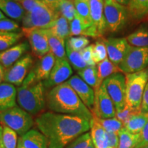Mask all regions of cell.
<instances>
[{
  "instance_id": "cell-1",
  "label": "cell",
  "mask_w": 148,
  "mask_h": 148,
  "mask_svg": "<svg viewBox=\"0 0 148 148\" xmlns=\"http://www.w3.org/2000/svg\"><path fill=\"white\" fill-rule=\"evenodd\" d=\"M37 129L48 142V148H64L90 129V121L80 116L47 111L34 119Z\"/></svg>"
},
{
  "instance_id": "cell-2",
  "label": "cell",
  "mask_w": 148,
  "mask_h": 148,
  "mask_svg": "<svg viewBox=\"0 0 148 148\" xmlns=\"http://www.w3.org/2000/svg\"><path fill=\"white\" fill-rule=\"evenodd\" d=\"M48 108L57 113L80 116L91 121L92 113L67 82L54 86L46 95Z\"/></svg>"
},
{
  "instance_id": "cell-3",
  "label": "cell",
  "mask_w": 148,
  "mask_h": 148,
  "mask_svg": "<svg viewBox=\"0 0 148 148\" xmlns=\"http://www.w3.org/2000/svg\"><path fill=\"white\" fill-rule=\"evenodd\" d=\"M45 90L42 82L22 84L17 88L18 106L31 115H38L47 106Z\"/></svg>"
},
{
  "instance_id": "cell-4",
  "label": "cell",
  "mask_w": 148,
  "mask_h": 148,
  "mask_svg": "<svg viewBox=\"0 0 148 148\" xmlns=\"http://www.w3.org/2000/svg\"><path fill=\"white\" fill-rule=\"evenodd\" d=\"M148 82V68L125 75L126 105L135 110H140L142 97Z\"/></svg>"
},
{
  "instance_id": "cell-5",
  "label": "cell",
  "mask_w": 148,
  "mask_h": 148,
  "mask_svg": "<svg viewBox=\"0 0 148 148\" xmlns=\"http://www.w3.org/2000/svg\"><path fill=\"white\" fill-rule=\"evenodd\" d=\"M0 124L13 130L18 136H23L35 125L33 116L18 105L0 112Z\"/></svg>"
},
{
  "instance_id": "cell-6",
  "label": "cell",
  "mask_w": 148,
  "mask_h": 148,
  "mask_svg": "<svg viewBox=\"0 0 148 148\" xmlns=\"http://www.w3.org/2000/svg\"><path fill=\"white\" fill-rule=\"evenodd\" d=\"M60 14L54 12L42 1L38 0L36 5L22 20V25L25 28L49 29L52 26Z\"/></svg>"
},
{
  "instance_id": "cell-7",
  "label": "cell",
  "mask_w": 148,
  "mask_h": 148,
  "mask_svg": "<svg viewBox=\"0 0 148 148\" xmlns=\"http://www.w3.org/2000/svg\"><path fill=\"white\" fill-rule=\"evenodd\" d=\"M102 84L112 99L116 111L123 110L126 106L125 76L122 72L115 73L103 80Z\"/></svg>"
},
{
  "instance_id": "cell-8",
  "label": "cell",
  "mask_w": 148,
  "mask_h": 148,
  "mask_svg": "<svg viewBox=\"0 0 148 148\" xmlns=\"http://www.w3.org/2000/svg\"><path fill=\"white\" fill-rule=\"evenodd\" d=\"M104 16L107 29L113 33L121 30L130 17L127 7L114 1L104 3Z\"/></svg>"
},
{
  "instance_id": "cell-9",
  "label": "cell",
  "mask_w": 148,
  "mask_h": 148,
  "mask_svg": "<svg viewBox=\"0 0 148 148\" xmlns=\"http://www.w3.org/2000/svg\"><path fill=\"white\" fill-rule=\"evenodd\" d=\"M148 66V47H131L119 67L123 73H136Z\"/></svg>"
},
{
  "instance_id": "cell-10",
  "label": "cell",
  "mask_w": 148,
  "mask_h": 148,
  "mask_svg": "<svg viewBox=\"0 0 148 148\" xmlns=\"http://www.w3.org/2000/svg\"><path fill=\"white\" fill-rule=\"evenodd\" d=\"M34 59L32 56L26 53L12 66L5 69L3 82L19 87L32 69Z\"/></svg>"
},
{
  "instance_id": "cell-11",
  "label": "cell",
  "mask_w": 148,
  "mask_h": 148,
  "mask_svg": "<svg viewBox=\"0 0 148 148\" xmlns=\"http://www.w3.org/2000/svg\"><path fill=\"white\" fill-rule=\"evenodd\" d=\"M91 112L92 115L100 119L115 117V107L103 84L95 91V102Z\"/></svg>"
},
{
  "instance_id": "cell-12",
  "label": "cell",
  "mask_w": 148,
  "mask_h": 148,
  "mask_svg": "<svg viewBox=\"0 0 148 148\" xmlns=\"http://www.w3.org/2000/svg\"><path fill=\"white\" fill-rule=\"evenodd\" d=\"M55 62L56 58L51 51L39 58V60L32 68L22 84H29L47 79L50 75Z\"/></svg>"
},
{
  "instance_id": "cell-13",
  "label": "cell",
  "mask_w": 148,
  "mask_h": 148,
  "mask_svg": "<svg viewBox=\"0 0 148 148\" xmlns=\"http://www.w3.org/2000/svg\"><path fill=\"white\" fill-rule=\"evenodd\" d=\"M21 32L27 37L32 52L41 58L50 52L49 42L44 29L25 28L22 27Z\"/></svg>"
},
{
  "instance_id": "cell-14",
  "label": "cell",
  "mask_w": 148,
  "mask_h": 148,
  "mask_svg": "<svg viewBox=\"0 0 148 148\" xmlns=\"http://www.w3.org/2000/svg\"><path fill=\"white\" fill-rule=\"evenodd\" d=\"M72 74L73 70L67 59L56 60L55 64L49 77L42 81V83L45 89H51L57 85L66 82L71 77Z\"/></svg>"
},
{
  "instance_id": "cell-15",
  "label": "cell",
  "mask_w": 148,
  "mask_h": 148,
  "mask_svg": "<svg viewBox=\"0 0 148 148\" xmlns=\"http://www.w3.org/2000/svg\"><path fill=\"white\" fill-rule=\"evenodd\" d=\"M106 45L108 58L115 65L123 61L131 46L125 38H108L103 39Z\"/></svg>"
},
{
  "instance_id": "cell-16",
  "label": "cell",
  "mask_w": 148,
  "mask_h": 148,
  "mask_svg": "<svg viewBox=\"0 0 148 148\" xmlns=\"http://www.w3.org/2000/svg\"><path fill=\"white\" fill-rule=\"evenodd\" d=\"M66 82L76 92L85 106L92 111L95 102V90L93 88L77 75L71 76Z\"/></svg>"
},
{
  "instance_id": "cell-17",
  "label": "cell",
  "mask_w": 148,
  "mask_h": 148,
  "mask_svg": "<svg viewBox=\"0 0 148 148\" xmlns=\"http://www.w3.org/2000/svg\"><path fill=\"white\" fill-rule=\"evenodd\" d=\"M29 43L23 41L16 44L6 50L0 52V64L5 69H8L10 66L15 63L16 61L23 57L28 51Z\"/></svg>"
},
{
  "instance_id": "cell-18",
  "label": "cell",
  "mask_w": 148,
  "mask_h": 148,
  "mask_svg": "<svg viewBox=\"0 0 148 148\" xmlns=\"http://www.w3.org/2000/svg\"><path fill=\"white\" fill-rule=\"evenodd\" d=\"M88 1L92 25L97 29L99 36H101L107 29L104 16V1L103 0H89Z\"/></svg>"
},
{
  "instance_id": "cell-19",
  "label": "cell",
  "mask_w": 148,
  "mask_h": 148,
  "mask_svg": "<svg viewBox=\"0 0 148 148\" xmlns=\"http://www.w3.org/2000/svg\"><path fill=\"white\" fill-rule=\"evenodd\" d=\"M18 141L24 148H48L47 139L38 129H31L19 136Z\"/></svg>"
},
{
  "instance_id": "cell-20",
  "label": "cell",
  "mask_w": 148,
  "mask_h": 148,
  "mask_svg": "<svg viewBox=\"0 0 148 148\" xmlns=\"http://www.w3.org/2000/svg\"><path fill=\"white\" fill-rule=\"evenodd\" d=\"M16 95L15 86L4 82L0 84V112L16 106Z\"/></svg>"
},
{
  "instance_id": "cell-21",
  "label": "cell",
  "mask_w": 148,
  "mask_h": 148,
  "mask_svg": "<svg viewBox=\"0 0 148 148\" xmlns=\"http://www.w3.org/2000/svg\"><path fill=\"white\" fill-rule=\"evenodd\" d=\"M0 10L8 18L15 21H22L25 11L20 3L14 0H0Z\"/></svg>"
},
{
  "instance_id": "cell-22",
  "label": "cell",
  "mask_w": 148,
  "mask_h": 148,
  "mask_svg": "<svg viewBox=\"0 0 148 148\" xmlns=\"http://www.w3.org/2000/svg\"><path fill=\"white\" fill-rule=\"evenodd\" d=\"M49 42L50 51L54 55L56 60L67 59L66 53L65 40L51 32L49 29H44Z\"/></svg>"
},
{
  "instance_id": "cell-23",
  "label": "cell",
  "mask_w": 148,
  "mask_h": 148,
  "mask_svg": "<svg viewBox=\"0 0 148 148\" xmlns=\"http://www.w3.org/2000/svg\"><path fill=\"white\" fill-rule=\"evenodd\" d=\"M90 133L94 147L108 148L107 132L93 118L90 121Z\"/></svg>"
},
{
  "instance_id": "cell-24",
  "label": "cell",
  "mask_w": 148,
  "mask_h": 148,
  "mask_svg": "<svg viewBox=\"0 0 148 148\" xmlns=\"http://www.w3.org/2000/svg\"><path fill=\"white\" fill-rule=\"evenodd\" d=\"M147 121L148 113L138 112L130 116L123 124V127L133 134H139Z\"/></svg>"
},
{
  "instance_id": "cell-25",
  "label": "cell",
  "mask_w": 148,
  "mask_h": 148,
  "mask_svg": "<svg viewBox=\"0 0 148 148\" xmlns=\"http://www.w3.org/2000/svg\"><path fill=\"white\" fill-rule=\"evenodd\" d=\"M126 39L132 47H148V24L141 25L134 32L129 34Z\"/></svg>"
},
{
  "instance_id": "cell-26",
  "label": "cell",
  "mask_w": 148,
  "mask_h": 148,
  "mask_svg": "<svg viewBox=\"0 0 148 148\" xmlns=\"http://www.w3.org/2000/svg\"><path fill=\"white\" fill-rule=\"evenodd\" d=\"M127 8L130 17L141 20L148 15V0H130Z\"/></svg>"
},
{
  "instance_id": "cell-27",
  "label": "cell",
  "mask_w": 148,
  "mask_h": 148,
  "mask_svg": "<svg viewBox=\"0 0 148 148\" xmlns=\"http://www.w3.org/2000/svg\"><path fill=\"white\" fill-rule=\"evenodd\" d=\"M77 75L86 84L89 85L90 87L93 88L95 91L99 89V88L101 86L99 83V79H98L97 66H86L84 69L77 71Z\"/></svg>"
},
{
  "instance_id": "cell-28",
  "label": "cell",
  "mask_w": 148,
  "mask_h": 148,
  "mask_svg": "<svg viewBox=\"0 0 148 148\" xmlns=\"http://www.w3.org/2000/svg\"><path fill=\"white\" fill-rule=\"evenodd\" d=\"M98 79H99V84L101 85L105 79L112 75V74L121 72L119 66L115 65L109 60L108 58H106L105 60L99 62L97 65Z\"/></svg>"
},
{
  "instance_id": "cell-29",
  "label": "cell",
  "mask_w": 148,
  "mask_h": 148,
  "mask_svg": "<svg viewBox=\"0 0 148 148\" xmlns=\"http://www.w3.org/2000/svg\"><path fill=\"white\" fill-rule=\"evenodd\" d=\"M51 33L63 40H67L70 37L69 22L62 16H59L50 28Z\"/></svg>"
},
{
  "instance_id": "cell-30",
  "label": "cell",
  "mask_w": 148,
  "mask_h": 148,
  "mask_svg": "<svg viewBox=\"0 0 148 148\" xmlns=\"http://www.w3.org/2000/svg\"><path fill=\"white\" fill-rule=\"evenodd\" d=\"M89 0H75L73 1L75 5L76 14L86 25L91 26L92 25L90 17Z\"/></svg>"
},
{
  "instance_id": "cell-31",
  "label": "cell",
  "mask_w": 148,
  "mask_h": 148,
  "mask_svg": "<svg viewBox=\"0 0 148 148\" xmlns=\"http://www.w3.org/2000/svg\"><path fill=\"white\" fill-rule=\"evenodd\" d=\"M66 53L68 61L73 67V69H75V71H79L88 66L87 64L85 62L84 59L82 58L80 51L73 50L66 44Z\"/></svg>"
},
{
  "instance_id": "cell-32",
  "label": "cell",
  "mask_w": 148,
  "mask_h": 148,
  "mask_svg": "<svg viewBox=\"0 0 148 148\" xmlns=\"http://www.w3.org/2000/svg\"><path fill=\"white\" fill-rule=\"evenodd\" d=\"M118 148H134L138 140L139 134L129 132L124 127L119 132Z\"/></svg>"
},
{
  "instance_id": "cell-33",
  "label": "cell",
  "mask_w": 148,
  "mask_h": 148,
  "mask_svg": "<svg viewBox=\"0 0 148 148\" xmlns=\"http://www.w3.org/2000/svg\"><path fill=\"white\" fill-rule=\"evenodd\" d=\"M92 118L105 130L107 133H116L119 134L120 130L123 127V124L117 118L100 119L92 115Z\"/></svg>"
},
{
  "instance_id": "cell-34",
  "label": "cell",
  "mask_w": 148,
  "mask_h": 148,
  "mask_svg": "<svg viewBox=\"0 0 148 148\" xmlns=\"http://www.w3.org/2000/svg\"><path fill=\"white\" fill-rule=\"evenodd\" d=\"M23 35V32H0V52L16 45Z\"/></svg>"
},
{
  "instance_id": "cell-35",
  "label": "cell",
  "mask_w": 148,
  "mask_h": 148,
  "mask_svg": "<svg viewBox=\"0 0 148 148\" xmlns=\"http://www.w3.org/2000/svg\"><path fill=\"white\" fill-rule=\"evenodd\" d=\"M58 14L65 18L69 23L73 21L76 16V10L73 1L69 0H61L58 8Z\"/></svg>"
},
{
  "instance_id": "cell-36",
  "label": "cell",
  "mask_w": 148,
  "mask_h": 148,
  "mask_svg": "<svg viewBox=\"0 0 148 148\" xmlns=\"http://www.w3.org/2000/svg\"><path fill=\"white\" fill-rule=\"evenodd\" d=\"M18 140V134L15 131L6 126H3L2 142L5 148H16Z\"/></svg>"
},
{
  "instance_id": "cell-37",
  "label": "cell",
  "mask_w": 148,
  "mask_h": 148,
  "mask_svg": "<svg viewBox=\"0 0 148 148\" xmlns=\"http://www.w3.org/2000/svg\"><path fill=\"white\" fill-rule=\"evenodd\" d=\"M64 148H95L90 132L83 134L68 144Z\"/></svg>"
},
{
  "instance_id": "cell-38",
  "label": "cell",
  "mask_w": 148,
  "mask_h": 148,
  "mask_svg": "<svg viewBox=\"0 0 148 148\" xmlns=\"http://www.w3.org/2000/svg\"><path fill=\"white\" fill-rule=\"evenodd\" d=\"M92 45H93V47H92V58H93L94 62L96 64L99 63L101 61L108 58L106 47L103 39L97 40L95 44H92Z\"/></svg>"
},
{
  "instance_id": "cell-39",
  "label": "cell",
  "mask_w": 148,
  "mask_h": 148,
  "mask_svg": "<svg viewBox=\"0 0 148 148\" xmlns=\"http://www.w3.org/2000/svg\"><path fill=\"white\" fill-rule=\"evenodd\" d=\"M90 40L87 37L79 36H71L66 40V44L69 46L72 49L75 51H80L86 47L89 44Z\"/></svg>"
},
{
  "instance_id": "cell-40",
  "label": "cell",
  "mask_w": 148,
  "mask_h": 148,
  "mask_svg": "<svg viewBox=\"0 0 148 148\" xmlns=\"http://www.w3.org/2000/svg\"><path fill=\"white\" fill-rule=\"evenodd\" d=\"M21 29L17 22L10 18L0 20V32H19Z\"/></svg>"
},
{
  "instance_id": "cell-41",
  "label": "cell",
  "mask_w": 148,
  "mask_h": 148,
  "mask_svg": "<svg viewBox=\"0 0 148 148\" xmlns=\"http://www.w3.org/2000/svg\"><path fill=\"white\" fill-rule=\"evenodd\" d=\"M141 112V111L133 110L132 108H130L129 106H127L126 105L123 110L120 111H116L115 116L119 121H121L123 123V124H124V123L129 119L130 116L132 115L133 114L136 113V112Z\"/></svg>"
},
{
  "instance_id": "cell-42",
  "label": "cell",
  "mask_w": 148,
  "mask_h": 148,
  "mask_svg": "<svg viewBox=\"0 0 148 148\" xmlns=\"http://www.w3.org/2000/svg\"><path fill=\"white\" fill-rule=\"evenodd\" d=\"M92 47H93V45L92 44V45H88L87 47L80 51L82 58L84 59L87 65L89 66H95L96 64L93 60V58H92Z\"/></svg>"
},
{
  "instance_id": "cell-43",
  "label": "cell",
  "mask_w": 148,
  "mask_h": 148,
  "mask_svg": "<svg viewBox=\"0 0 148 148\" xmlns=\"http://www.w3.org/2000/svg\"><path fill=\"white\" fill-rule=\"evenodd\" d=\"M138 134V140L134 148H143L148 145V121Z\"/></svg>"
},
{
  "instance_id": "cell-44",
  "label": "cell",
  "mask_w": 148,
  "mask_h": 148,
  "mask_svg": "<svg viewBox=\"0 0 148 148\" xmlns=\"http://www.w3.org/2000/svg\"><path fill=\"white\" fill-rule=\"evenodd\" d=\"M140 111L143 113H148V82L145 86L142 97Z\"/></svg>"
},
{
  "instance_id": "cell-45",
  "label": "cell",
  "mask_w": 148,
  "mask_h": 148,
  "mask_svg": "<svg viewBox=\"0 0 148 148\" xmlns=\"http://www.w3.org/2000/svg\"><path fill=\"white\" fill-rule=\"evenodd\" d=\"M108 139V148H118L119 135L116 133H107Z\"/></svg>"
},
{
  "instance_id": "cell-46",
  "label": "cell",
  "mask_w": 148,
  "mask_h": 148,
  "mask_svg": "<svg viewBox=\"0 0 148 148\" xmlns=\"http://www.w3.org/2000/svg\"><path fill=\"white\" fill-rule=\"evenodd\" d=\"M38 1V0H21L19 3L25 11V13H28L36 5Z\"/></svg>"
},
{
  "instance_id": "cell-47",
  "label": "cell",
  "mask_w": 148,
  "mask_h": 148,
  "mask_svg": "<svg viewBox=\"0 0 148 148\" xmlns=\"http://www.w3.org/2000/svg\"><path fill=\"white\" fill-rule=\"evenodd\" d=\"M40 1L47 5L48 8L58 14V8L61 0H40Z\"/></svg>"
},
{
  "instance_id": "cell-48",
  "label": "cell",
  "mask_w": 148,
  "mask_h": 148,
  "mask_svg": "<svg viewBox=\"0 0 148 148\" xmlns=\"http://www.w3.org/2000/svg\"><path fill=\"white\" fill-rule=\"evenodd\" d=\"M5 68L0 64V84L4 81V75H5Z\"/></svg>"
},
{
  "instance_id": "cell-49",
  "label": "cell",
  "mask_w": 148,
  "mask_h": 148,
  "mask_svg": "<svg viewBox=\"0 0 148 148\" xmlns=\"http://www.w3.org/2000/svg\"><path fill=\"white\" fill-rule=\"evenodd\" d=\"M114 1H115L116 3L121 4L122 5H124V6H127L129 4L130 0H113Z\"/></svg>"
},
{
  "instance_id": "cell-50",
  "label": "cell",
  "mask_w": 148,
  "mask_h": 148,
  "mask_svg": "<svg viewBox=\"0 0 148 148\" xmlns=\"http://www.w3.org/2000/svg\"><path fill=\"white\" fill-rule=\"evenodd\" d=\"M0 148H5L2 142V130L0 131Z\"/></svg>"
},
{
  "instance_id": "cell-51",
  "label": "cell",
  "mask_w": 148,
  "mask_h": 148,
  "mask_svg": "<svg viewBox=\"0 0 148 148\" xmlns=\"http://www.w3.org/2000/svg\"><path fill=\"white\" fill-rule=\"evenodd\" d=\"M5 18H8V17H7V16L3 13L2 11L0 10V20L5 19Z\"/></svg>"
},
{
  "instance_id": "cell-52",
  "label": "cell",
  "mask_w": 148,
  "mask_h": 148,
  "mask_svg": "<svg viewBox=\"0 0 148 148\" xmlns=\"http://www.w3.org/2000/svg\"><path fill=\"white\" fill-rule=\"evenodd\" d=\"M16 148H24V147H23V145H21V143H20V142L18 141V145H17V147H16Z\"/></svg>"
},
{
  "instance_id": "cell-53",
  "label": "cell",
  "mask_w": 148,
  "mask_h": 148,
  "mask_svg": "<svg viewBox=\"0 0 148 148\" xmlns=\"http://www.w3.org/2000/svg\"><path fill=\"white\" fill-rule=\"evenodd\" d=\"M112 1H113V0H103V1H104V3H108V2H111Z\"/></svg>"
},
{
  "instance_id": "cell-54",
  "label": "cell",
  "mask_w": 148,
  "mask_h": 148,
  "mask_svg": "<svg viewBox=\"0 0 148 148\" xmlns=\"http://www.w3.org/2000/svg\"><path fill=\"white\" fill-rule=\"evenodd\" d=\"M2 129H3V127L1 126V124H0V131H1V130H2Z\"/></svg>"
},
{
  "instance_id": "cell-55",
  "label": "cell",
  "mask_w": 148,
  "mask_h": 148,
  "mask_svg": "<svg viewBox=\"0 0 148 148\" xmlns=\"http://www.w3.org/2000/svg\"><path fill=\"white\" fill-rule=\"evenodd\" d=\"M14 1H17V2H18V3H19V2H20V1H21V0H14Z\"/></svg>"
},
{
  "instance_id": "cell-56",
  "label": "cell",
  "mask_w": 148,
  "mask_h": 148,
  "mask_svg": "<svg viewBox=\"0 0 148 148\" xmlns=\"http://www.w3.org/2000/svg\"><path fill=\"white\" fill-rule=\"evenodd\" d=\"M143 148H148V145L147 146H145V147H144Z\"/></svg>"
},
{
  "instance_id": "cell-57",
  "label": "cell",
  "mask_w": 148,
  "mask_h": 148,
  "mask_svg": "<svg viewBox=\"0 0 148 148\" xmlns=\"http://www.w3.org/2000/svg\"><path fill=\"white\" fill-rule=\"evenodd\" d=\"M69 1H75V0H69Z\"/></svg>"
}]
</instances>
